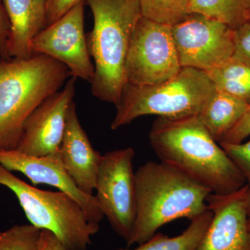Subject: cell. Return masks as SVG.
<instances>
[{
	"label": "cell",
	"instance_id": "5bb4252c",
	"mask_svg": "<svg viewBox=\"0 0 250 250\" xmlns=\"http://www.w3.org/2000/svg\"><path fill=\"white\" fill-rule=\"evenodd\" d=\"M59 154L62 165L79 188L85 194L93 195L102 154L94 149L81 125L74 101L67 111Z\"/></svg>",
	"mask_w": 250,
	"mask_h": 250
},
{
	"label": "cell",
	"instance_id": "4316f807",
	"mask_svg": "<svg viewBox=\"0 0 250 250\" xmlns=\"http://www.w3.org/2000/svg\"><path fill=\"white\" fill-rule=\"evenodd\" d=\"M39 250H66L62 242L53 233L48 230L41 231Z\"/></svg>",
	"mask_w": 250,
	"mask_h": 250
},
{
	"label": "cell",
	"instance_id": "7a4b0ae2",
	"mask_svg": "<svg viewBox=\"0 0 250 250\" xmlns=\"http://www.w3.org/2000/svg\"><path fill=\"white\" fill-rule=\"evenodd\" d=\"M137 208L126 245L142 244L166 224L192 220L208 209L211 193L205 187L164 163L149 161L136 172Z\"/></svg>",
	"mask_w": 250,
	"mask_h": 250
},
{
	"label": "cell",
	"instance_id": "603a6c76",
	"mask_svg": "<svg viewBox=\"0 0 250 250\" xmlns=\"http://www.w3.org/2000/svg\"><path fill=\"white\" fill-rule=\"evenodd\" d=\"M234 53L233 57L250 65V21L233 30Z\"/></svg>",
	"mask_w": 250,
	"mask_h": 250
},
{
	"label": "cell",
	"instance_id": "30bf717a",
	"mask_svg": "<svg viewBox=\"0 0 250 250\" xmlns=\"http://www.w3.org/2000/svg\"><path fill=\"white\" fill-rule=\"evenodd\" d=\"M34 54H42L62 62L70 77L91 82L95 75L84 32V1L49 24L33 41Z\"/></svg>",
	"mask_w": 250,
	"mask_h": 250
},
{
	"label": "cell",
	"instance_id": "44dd1931",
	"mask_svg": "<svg viewBox=\"0 0 250 250\" xmlns=\"http://www.w3.org/2000/svg\"><path fill=\"white\" fill-rule=\"evenodd\" d=\"M41 229L17 225L0 232V250H39Z\"/></svg>",
	"mask_w": 250,
	"mask_h": 250
},
{
	"label": "cell",
	"instance_id": "83f0119b",
	"mask_svg": "<svg viewBox=\"0 0 250 250\" xmlns=\"http://www.w3.org/2000/svg\"><path fill=\"white\" fill-rule=\"evenodd\" d=\"M250 184L248 187V193H247V202H248V225L250 230Z\"/></svg>",
	"mask_w": 250,
	"mask_h": 250
},
{
	"label": "cell",
	"instance_id": "ffe728a7",
	"mask_svg": "<svg viewBox=\"0 0 250 250\" xmlns=\"http://www.w3.org/2000/svg\"><path fill=\"white\" fill-rule=\"evenodd\" d=\"M192 0H139L143 17L172 26L190 14Z\"/></svg>",
	"mask_w": 250,
	"mask_h": 250
},
{
	"label": "cell",
	"instance_id": "7c38bea8",
	"mask_svg": "<svg viewBox=\"0 0 250 250\" xmlns=\"http://www.w3.org/2000/svg\"><path fill=\"white\" fill-rule=\"evenodd\" d=\"M0 165L24 174L34 185L45 184L72 197L93 223L100 224L104 215L94 195L79 188L62 165L59 152L44 156H29L14 150L0 151Z\"/></svg>",
	"mask_w": 250,
	"mask_h": 250
},
{
	"label": "cell",
	"instance_id": "8fae6325",
	"mask_svg": "<svg viewBox=\"0 0 250 250\" xmlns=\"http://www.w3.org/2000/svg\"><path fill=\"white\" fill-rule=\"evenodd\" d=\"M77 79L70 77L62 89L44 100L27 118L17 150L29 156H44L59 152L67 111L73 102Z\"/></svg>",
	"mask_w": 250,
	"mask_h": 250
},
{
	"label": "cell",
	"instance_id": "d6986e66",
	"mask_svg": "<svg viewBox=\"0 0 250 250\" xmlns=\"http://www.w3.org/2000/svg\"><path fill=\"white\" fill-rule=\"evenodd\" d=\"M189 11L225 23L234 30L249 21L250 0H192Z\"/></svg>",
	"mask_w": 250,
	"mask_h": 250
},
{
	"label": "cell",
	"instance_id": "cb8c5ba5",
	"mask_svg": "<svg viewBox=\"0 0 250 250\" xmlns=\"http://www.w3.org/2000/svg\"><path fill=\"white\" fill-rule=\"evenodd\" d=\"M85 0H46L47 26L56 22L77 4Z\"/></svg>",
	"mask_w": 250,
	"mask_h": 250
},
{
	"label": "cell",
	"instance_id": "ac0fdd59",
	"mask_svg": "<svg viewBox=\"0 0 250 250\" xmlns=\"http://www.w3.org/2000/svg\"><path fill=\"white\" fill-rule=\"evenodd\" d=\"M206 72L217 90L250 105V65L232 57Z\"/></svg>",
	"mask_w": 250,
	"mask_h": 250
},
{
	"label": "cell",
	"instance_id": "4fadbf2b",
	"mask_svg": "<svg viewBox=\"0 0 250 250\" xmlns=\"http://www.w3.org/2000/svg\"><path fill=\"white\" fill-rule=\"evenodd\" d=\"M247 193L248 187L226 195H208L211 221L197 250H250Z\"/></svg>",
	"mask_w": 250,
	"mask_h": 250
},
{
	"label": "cell",
	"instance_id": "d4e9b609",
	"mask_svg": "<svg viewBox=\"0 0 250 250\" xmlns=\"http://www.w3.org/2000/svg\"><path fill=\"white\" fill-rule=\"evenodd\" d=\"M250 136V105L241 119L225 135L220 143H241Z\"/></svg>",
	"mask_w": 250,
	"mask_h": 250
},
{
	"label": "cell",
	"instance_id": "2e32d148",
	"mask_svg": "<svg viewBox=\"0 0 250 250\" xmlns=\"http://www.w3.org/2000/svg\"><path fill=\"white\" fill-rule=\"evenodd\" d=\"M250 104L216 90L197 116L219 143L241 119Z\"/></svg>",
	"mask_w": 250,
	"mask_h": 250
},
{
	"label": "cell",
	"instance_id": "6da1fadb",
	"mask_svg": "<svg viewBox=\"0 0 250 250\" xmlns=\"http://www.w3.org/2000/svg\"><path fill=\"white\" fill-rule=\"evenodd\" d=\"M149 138L160 162L178 170L211 193L226 195L241 188L244 175L197 115L158 117Z\"/></svg>",
	"mask_w": 250,
	"mask_h": 250
},
{
	"label": "cell",
	"instance_id": "3957f363",
	"mask_svg": "<svg viewBox=\"0 0 250 250\" xmlns=\"http://www.w3.org/2000/svg\"><path fill=\"white\" fill-rule=\"evenodd\" d=\"M93 27L86 35L95 75L94 97L117 106L126 84L125 67L130 42L142 17L139 0H85Z\"/></svg>",
	"mask_w": 250,
	"mask_h": 250
},
{
	"label": "cell",
	"instance_id": "ba28073f",
	"mask_svg": "<svg viewBox=\"0 0 250 250\" xmlns=\"http://www.w3.org/2000/svg\"><path fill=\"white\" fill-rule=\"evenodd\" d=\"M171 26L141 17L135 29L125 62L126 83L159 84L182 69Z\"/></svg>",
	"mask_w": 250,
	"mask_h": 250
},
{
	"label": "cell",
	"instance_id": "484cf974",
	"mask_svg": "<svg viewBox=\"0 0 250 250\" xmlns=\"http://www.w3.org/2000/svg\"><path fill=\"white\" fill-rule=\"evenodd\" d=\"M11 33L9 16L6 12L4 0H0V60H7L9 55V41Z\"/></svg>",
	"mask_w": 250,
	"mask_h": 250
},
{
	"label": "cell",
	"instance_id": "7402d4cb",
	"mask_svg": "<svg viewBox=\"0 0 250 250\" xmlns=\"http://www.w3.org/2000/svg\"><path fill=\"white\" fill-rule=\"evenodd\" d=\"M220 144L244 177L250 179V141L236 144L228 143H220Z\"/></svg>",
	"mask_w": 250,
	"mask_h": 250
},
{
	"label": "cell",
	"instance_id": "5b68a950",
	"mask_svg": "<svg viewBox=\"0 0 250 250\" xmlns=\"http://www.w3.org/2000/svg\"><path fill=\"white\" fill-rule=\"evenodd\" d=\"M215 91L207 72L192 67H182L173 78L159 84L139 86L126 83L116 106L111 129L147 115L164 118L198 115Z\"/></svg>",
	"mask_w": 250,
	"mask_h": 250
},
{
	"label": "cell",
	"instance_id": "9c48e42d",
	"mask_svg": "<svg viewBox=\"0 0 250 250\" xmlns=\"http://www.w3.org/2000/svg\"><path fill=\"white\" fill-rule=\"evenodd\" d=\"M171 31L182 67L208 72L233 57V29L225 23L190 13Z\"/></svg>",
	"mask_w": 250,
	"mask_h": 250
},
{
	"label": "cell",
	"instance_id": "52a82bcc",
	"mask_svg": "<svg viewBox=\"0 0 250 250\" xmlns=\"http://www.w3.org/2000/svg\"><path fill=\"white\" fill-rule=\"evenodd\" d=\"M134 157L131 147L102 155L95 188L104 218L126 243L134 229L137 208Z\"/></svg>",
	"mask_w": 250,
	"mask_h": 250
},
{
	"label": "cell",
	"instance_id": "9a60e30c",
	"mask_svg": "<svg viewBox=\"0 0 250 250\" xmlns=\"http://www.w3.org/2000/svg\"><path fill=\"white\" fill-rule=\"evenodd\" d=\"M11 24L9 55L11 59L34 56L33 41L47 26L46 0H4Z\"/></svg>",
	"mask_w": 250,
	"mask_h": 250
},
{
	"label": "cell",
	"instance_id": "e0dca14e",
	"mask_svg": "<svg viewBox=\"0 0 250 250\" xmlns=\"http://www.w3.org/2000/svg\"><path fill=\"white\" fill-rule=\"evenodd\" d=\"M211 219L212 212L208 208L190 220L191 223L181 234L170 237L157 232L134 249L121 248L115 250H197Z\"/></svg>",
	"mask_w": 250,
	"mask_h": 250
},
{
	"label": "cell",
	"instance_id": "277c9868",
	"mask_svg": "<svg viewBox=\"0 0 250 250\" xmlns=\"http://www.w3.org/2000/svg\"><path fill=\"white\" fill-rule=\"evenodd\" d=\"M69 77L66 66L42 54L0 60V151L17 149L27 118Z\"/></svg>",
	"mask_w": 250,
	"mask_h": 250
},
{
	"label": "cell",
	"instance_id": "f1b7e54d",
	"mask_svg": "<svg viewBox=\"0 0 250 250\" xmlns=\"http://www.w3.org/2000/svg\"><path fill=\"white\" fill-rule=\"evenodd\" d=\"M249 21H250V20H249Z\"/></svg>",
	"mask_w": 250,
	"mask_h": 250
},
{
	"label": "cell",
	"instance_id": "8992f818",
	"mask_svg": "<svg viewBox=\"0 0 250 250\" xmlns=\"http://www.w3.org/2000/svg\"><path fill=\"white\" fill-rule=\"evenodd\" d=\"M0 185L16 195L30 225L53 233L66 250H88L100 224L90 221L70 195L37 188L1 165Z\"/></svg>",
	"mask_w": 250,
	"mask_h": 250
}]
</instances>
